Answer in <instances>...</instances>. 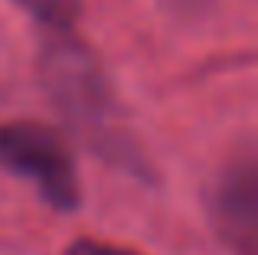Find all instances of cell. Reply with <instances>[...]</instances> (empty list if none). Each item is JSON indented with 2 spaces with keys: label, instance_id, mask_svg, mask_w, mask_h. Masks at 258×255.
<instances>
[{
  "label": "cell",
  "instance_id": "6da1fadb",
  "mask_svg": "<svg viewBox=\"0 0 258 255\" xmlns=\"http://www.w3.org/2000/svg\"><path fill=\"white\" fill-rule=\"evenodd\" d=\"M0 164L30 183L56 210L79 206V173L69 147L56 131L36 121H10L0 128Z\"/></svg>",
  "mask_w": 258,
  "mask_h": 255
},
{
  "label": "cell",
  "instance_id": "7a4b0ae2",
  "mask_svg": "<svg viewBox=\"0 0 258 255\" xmlns=\"http://www.w3.org/2000/svg\"><path fill=\"white\" fill-rule=\"evenodd\" d=\"M216 219L239 255H255L258 245V186H255V164L242 160L226 173L219 193H216Z\"/></svg>",
  "mask_w": 258,
  "mask_h": 255
},
{
  "label": "cell",
  "instance_id": "3957f363",
  "mask_svg": "<svg viewBox=\"0 0 258 255\" xmlns=\"http://www.w3.org/2000/svg\"><path fill=\"white\" fill-rule=\"evenodd\" d=\"M13 4H20L46 26H69L79 17V0H13Z\"/></svg>",
  "mask_w": 258,
  "mask_h": 255
},
{
  "label": "cell",
  "instance_id": "277c9868",
  "mask_svg": "<svg viewBox=\"0 0 258 255\" xmlns=\"http://www.w3.org/2000/svg\"><path fill=\"white\" fill-rule=\"evenodd\" d=\"M69 255H138L131 249H118V245H108V242H92V239H82L69 249Z\"/></svg>",
  "mask_w": 258,
  "mask_h": 255
}]
</instances>
